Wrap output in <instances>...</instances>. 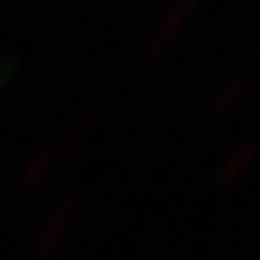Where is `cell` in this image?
Listing matches in <instances>:
<instances>
[{"label":"cell","mask_w":260,"mask_h":260,"mask_svg":"<svg viewBox=\"0 0 260 260\" xmlns=\"http://www.w3.org/2000/svg\"><path fill=\"white\" fill-rule=\"evenodd\" d=\"M76 206H80V193H63V198L51 206V214L42 218L38 235L29 239V256H34V260H46V256H55V252L63 248V239H68V226H72Z\"/></svg>","instance_id":"1"},{"label":"cell","mask_w":260,"mask_h":260,"mask_svg":"<svg viewBox=\"0 0 260 260\" xmlns=\"http://www.w3.org/2000/svg\"><path fill=\"white\" fill-rule=\"evenodd\" d=\"M198 5H202V0H172V5H168V13L159 17V25L147 34V42H143V63H155L159 55L168 51V46H172V38H176V34H181V29L193 21Z\"/></svg>","instance_id":"2"},{"label":"cell","mask_w":260,"mask_h":260,"mask_svg":"<svg viewBox=\"0 0 260 260\" xmlns=\"http://www.w3.org/2000/svg\"><path fill=\"white\" fill-rule=\"evenodd\" d=\"M252 159H256V143H252V139H239L235 147L222 155V164H218V172H214V185H218V189H231L239 176L252 168Z\"/></svg>","instance_id":"3"},{"label":"cell","mask_w":260,"mask_h":260,"mask_svg":"<svg viewBox=\"0 0 260 260\" xmlns=\"http://www.w3.org/2000/svg\"><path fill=\"white\" fill-rule=\"evenodd\" d=\"M55 159H59V147H42V151H34L25 159V168L13 176V189H34L38 181H46L51 176V168H55Z\"/></svg>","instance_id":"4"},{"label":"cell","mask_w":260,"mask_h":260,"mask_svg":"<svg viewBox=\"0 0 260 260\" xmlns=\"http://www.w3.org/2000/svg\"><path fill=\"white\" fill-rule=\"evenodd\" d=\"M243 88H248V76H243V72H231V76H226L222 84L214 88V96L206 101V113L214 118V113H226V109H235V105L243 101Z\"/></svg>","instance_id":"5"},{"label":"cell","mask_w":260,"mask_h":260,"mask_svg":"<svg viewBox=\"0 0 260 260\" xmlns=\"http://www.w3.org/2000/svg\"><path fill=\"white\" fill-rule=\"evenodd\" d=\"M92 130H96V118H92V113H80L76 126L68 130V139H63V151H80V147L92 139Z\"/></svg>","instance_id":"6"}]
</instances>
